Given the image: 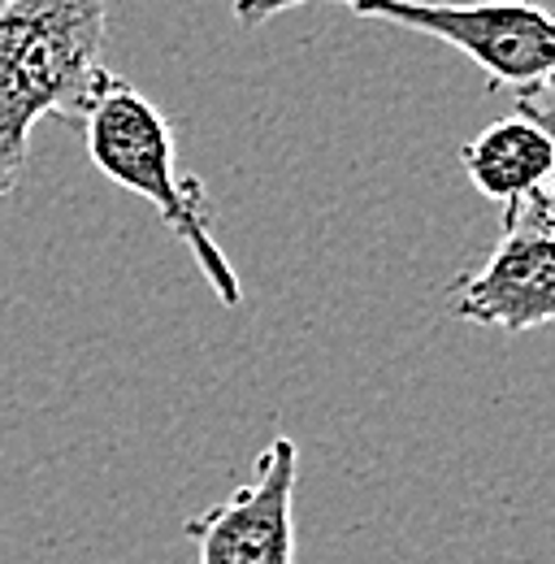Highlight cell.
Here are the masks:
<instances>
[{
    "mask_svg": "<svg viewBox=\"0 0 555 564\" xmlns=\"http://www.w3.org/2000/svg\"><path fill=\"white\" fill-rule=\"evenodd\" d=\"M109 0H0V196L22 183L40 118L83 122L118 78L105 66Z\"/></svg>",
    "mask_w": 555,
    "mask_h": 564,
    "instance_id": "6da1fadb",
    "label": "cell"
},
{
    "mask_svg": "<svg viewBox=\"0 0 555 564\" xmlns=\"http://www.w3.org/2000/svg\"><path fill=\"white\" fill-rule=\"evenodd\" d=\"M83 143H87V156L91 165L143 196L152 209L161 213V226L187 243L196 270L205 274V282L213 286V295L235 308L243 300V286L235 279L226 252L217 248L213 230H208V213H205V183L200 178H183L178 174V148H174V131H170V118L139 91L127 78H113L100 100L83 113Z\"/></svg>",
    "mask_w": 555,
    "mask_h": 564,
    "instance_id": "7a4b0ae2",
    "label": "cell"
},
{
    "mask_svg": "<svg viewBox=\"0 0 555 564\" xmlns=\"http://www.w3.org/2000/svg\"><path fill=\"white\" fill-rule=\"evenodd\" d=\"M344 4L364 18L460 48L494 91L512 87L521 105L547 109L543 96L555 70V22L543 4H530V0H474V4L344 0Z\"/></svg>",
    "mask_w": 555,
    "mask_h": 564,
    "instance_id": "3957f363",
    "label": "cell"
},
{
    "mask_svg": "<svg viewBox=\"0 0 555 564\" xmlns=\"http://www.w3.org/2000/svg\"><path fill=\"white\" fill-rule=\"evenodd\" d=\"M447 308L490 330H543L555 322V205L538 192L503 209V235L447 286Z\"/></svg>",
    "mask_w": 555,
    "mask_h": 564,
    "instance_id": "277c9868",
    "label": "cell"
},
{
    "mask_svg": "<svg viewBox=\"0 0 555 564\" xmlns=\"http://www.w3.org/2000/svg\"><path fill=\"white\" fill-rule=\"evenodd\" d=\"M295 478L300 447L278 434L257 456L252 482L230 491L183 525L200 564H291L295 561Z\"/></svg>",
    "mask_w": 555,
    "mask_h": 564,
    "instance_id": "5b68a950",
    "label": "cell"
},
{
    "mask_svg": "<svg viewBox=\"0 0 555 564\" xmlns=\"http://www.w3.org/2000/svg\"><path fill=\"white\" fill-rule=\"evenodd\" d=\"M460 165L486 200L521 205L547 192L555 170V140L547 131V109L521 105V113L482 127L460 148Z\"/></svg>",
    "mask_w": 555,
    "mask_h": 564,
    "instance_id": "8992f818",
    "label": "cell"
},
{
    "mask_svg": "<svg viewBox=\"0 0 555 564\" xmlns=\"http://www.w3.org/2000/svg\"><path fill=\"white\" fill-rule=\"evenodd\" d=\"M300 4H308V0H235V18L243 26H261V22H270L286 9H300Z\"/></svg>",
    "mask_w": 555,
    "mask_h": 564,
    "instance_id": "52a82bcc",
    "label": "cell"
}]
</instances>
